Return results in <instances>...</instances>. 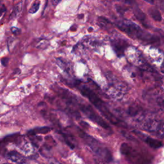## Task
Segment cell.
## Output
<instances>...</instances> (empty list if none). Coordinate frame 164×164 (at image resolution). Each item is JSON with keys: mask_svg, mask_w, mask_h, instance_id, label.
I'll return each instance as SVG.
<instances>
[{"mask_svg": "<svg viewBox=\"0 0 164 164\" xmlns=\"http://www.w3.org/2000/svg\"><path fill=\"white\" fill-rule=\"evenodd\" d=\"M74 85L79 90L83 96L87 98L92 104L100 111V113L107 120H108L111 124L117 126L123 125L121 121L119 120V119H117L113 114H111V112L109 110L105 103L92 90L87 86L82 85L80 81H76L74 82Z\"/></svg>", "mask_w": 164, "mask_h": 164, "instance_id": "1", "label": "cell"}, {"mask_svg": "<svg viewBox=\"0 0 164 164\" xmlns=\"http://www.w3.org/2000/svg\"><path fill=\"white\" fill-rule=\"evenodd\" d=\"M117 27L131 37L146 42L149 44H154L159 39L152 34L145 32L134 23L127 20H120L117 23Z\"/></svg>", "mask_w": 164, "mask_h": 164, "instance_id": "2", "label": "cell"}, {"mask_svg": "<svg viewBox=\"0 0 164 164\" xmlns=\"http://www.w3.org/2000/svg\"><path fill=\"white\" fill-rule=\"evenodd\" d=\"M78 133L85 143L89 147L95 155L100 158L101 162L109 163L112 161L113 158L111 154L106 147L103 146L96 139L84 132L81 129H78Z\"/></svg>", "mask_w": 164, "mask_h": 164, "instance_id": "3", "label": "cell"}, {"mask_svg": "<svg viewBox=\"0 0 164 164\" xmlns=\"http://www.w3.org/2000/svg\"><path fill=\"white\" fill-rule=\"evenodd\" d=\"M74 105L76 108L80 109V111H82L92 121L97 124L101 128L107 129V130H111V128L108 125V124L96 113L93 108L90 105H88L87 103H84L83 101L80 100V99L76 96L74 98Z\"/></svg>", "mask_w": 164, "mask_h": 164, "instance_id": "4", "label": "cell"}, {"mask_svg": "<svg viewBox=\"0 0 164 164\" xmlns=\"http://www.w3.org/2000/svg\"><path fill=\"white\" fill-rule=\"evenodd\" d=\"M120 150L127 160L132 164H149L151 162L148 155L135 149L126 143L121 144Z\"/></svg>", "mask_w": 164, "mask_h": 164, "instance_id": "5", "label": "cell"}, {"mask_svg": "<svg viewBox=\"0 0 164 164\" xmlns=\"http://www.w3.org/2000/svg\"><path fill=\"white\" fill-rule=\"evenodd\" d=\"M139 127L144 131L159 137H164V122L152 117H144L141 120Z\"/></svg>", "mask_w": 164, "mask_h": 164, "instance_id": "6", "label": "cell"}, {"mask_svg": "<svg viewBox=\"0 0 164 164\" xmlns=\"http://www.w3.org/2000/svg\"><path fill=\"white\" fill-rule=\"evenodd\" d=\"M148 62L162 75H164V53L156 48H151L146 53Z\"/></svg>", "mask_w": 164, "mask_h": 164, "instance_id": "7", "label": "cell"}, {"mask_svg": "<svg viewBox=\"0 0 164 164\" xmlns=\"http://www.w3.org/2000/svg\"><path fill=\"white\" fill-rule=\"evenodd\" d=\"M126 49L128 50V52L126 53L128 60L132 64L142 70L148 71L149 72H153L154 71V69L148 62V60L145 59V58L139 51H138L136 49L134 51L135 48H133V51L128 49V48Z\"/></svg>", "mask_w": 164, "mask_h": 164, "instance_id": "8", "label": "cell"}, {"mask_svg": "<svg viewBox=\"0 0 164 164\" xmlns=\"http://www.w3.org/2000/svg\"><path fill=\"white\" fill-rule=\"evenodd\" d=\"M110 80L108 94L113 98L121 99L128 92V87L114 76L110 78Z\"/></svg>", "mask_w": 164, "mask_h": 164, "instance_id": "9", "label": "cell"}, {"mask_svg": "<svg viewBox=\"0 0 164 164\" xmlns=\"http://www.w3.org/2000/svg\"><path fill=\"white\" fill-rule=\"evenodd\" d=\"M114 50L119 57L123 56L126 49L128 48V43L122 39H116L111 40Z\"/></svg>", "mask_w": 164, "mask_h": 164, "instance_id": "10", "label": "cell"}, {"mask_svg": "<svg viewBox=\"0 0 164 164\" xmlns=\"http://www.w3.org/2000/svg\"><path fill=\"white\" fill-rule=\"evenodd\" d=\"M6 157L18 164H27V161L26 158L18 152L15 151H11L6 153Z\"/></svg>", "mask_w": 164, "mask_h": 164, "instance_id": "11", "label": "cell"}, {"mask_svg": "<svg viewBox=\"0 0 164 164\" xmlns=\"http://www.w3.org/2000/svg\"><path fill=\"white\" fill-rule=\"evenodd\" d=\"M82 43L85 47L89 46V47H91L93 48L99 47L101 45V42H100V40H98L96 38L90 37H84L82 40Z\"/></svg>", "mask_w": 164, "mask_h": 164, "instance_id": "12", "label": "cell"}, {"mask_svg": "<svg viewBox=\"0 0 164 164\" xmlns=\"http://www.w3.org/2000/svg\"><path fill=\"white\" fill-rule=\"evenodd\" d=\"M51 130V128L49 126H43V127H39L33 128L30 129L27 133V135L30 137L36 136L38 134H47L50 132Z\"/></svg>", "mask_w": 164, "mask_h": 164, "instance_id": "13", "label": "cell"}, {"mask_svg": "<svg viewBox=\"0 0 164 164\" xmlns=\"http://www.w3.org/2000/svg\"><path fill=\"white\" fill-rule=\"evenodd\" d=\"M23 10V2H21L18 3L14 8L12 12L10 15V20H14L16 19L21 14Z\"/></svg>", "mask_w": 164, "mask_h": 164, "instance_id": "14", "label": "cell"}, {"mask_svg": "<svg viewBox=\"0 0 164 164\" xmlns=\"http://www.w3.org/2000/svg\"><path fill=\"white\" fill-rule=\"evenodd\" d=\"M144 142L147 144H148L149 147H151V148H152L153 149L159 148L162 145V143L160 141H157L156 139H152V138H150V137L145 138V140H144Z\"/></svg>", "mask_w": 164, "mask_h": 164, "instance_id": "15", "label": "cell"}, {"mask_svg": "<svg viewBox=\"0 0 164 164\" xmlns=\"http://www.w3.org/2000/svg\"><path fill=\"white\" fill-rule=\"evenodd\" d=\"M149 14L151 18L157 21H160L162 20V15L158 10L155 8H151L149 9Z\"/></svg>", "mask_w": 164, "mask_h": 164, "instance_id": "16", "label": "cell"}, {"mask_svg": "<svg viewBox=\"0 0 164 164\" xmlns=\"http://www.w3.org/2000/svg\"><path fill=\"white\" fill-rule=\"evenodd\" d=\"M132 6L133 8V12H134V14H135L136 18L141 21H144L145 19V16L144 14L141 11L140 8L137 6V4Z\"/></svg>", "mask_w": 164, "mask_h": 164, "instance_id": "17", "label": "cell"}, {"mask_svg": "<svg viewBox=\"0 0 164 164\" xmlns=\"http://www.w3.org/2000/svg\"><path fill=\"white\" fill-rule=\"evenodd\" d=\"M49 45V42L44 39H39L36 42V47L39 49H46Z\"/></svg>", "mask_w": 164, "mask_h": 164, "instance_id": "18", "label": "cell"}, {"mask_svg": "<svg viewBox=\"0 0 164 164\" xmlns=\"http://www.w3.org/2000/svg\"><path fill=\"white\" fill-rule=\"evenodd\" d=\"M155 103L159 110L164 113V98L162 96H157L154 98Z\"/></svg>", "mask_w": 164, "mask_h": 164, "instance_id": "19", "label": "cell"}, {"mask_svg": "<svg viewBox=\"0 0 164 164\" xmlns=\"http://www.w3.org/2000/svg\"><path fill=\"white\" fill-rule=\"evenodd\" d=\"M57 64H58V65L64 71H65V72H68L69 71V67H68V65L66 62H64V60H62V58H57Z\"/></svg>", "mask_w": 164, "mask_h": 164, "instance_id": "20", "label": "cell"}, {"mask_svg": "<svg viewBox=\"0 0 164 164\" xmlns=\"http://www.w3.org/2000/svg\"><path fill=\"white\" fill-rule=\"evenodd\" d=\"M98 22L101 27L104 28H107L108 27V25L110 24L108 20H107L105 18H103V17H100V18H98Z\"/></svg>", "mask_w": 164, "mask_h": 164, "instance_id": "21", "label": "cell"}, {"mask_svg": "<svg viewBox=\"0 0 164 164\" xmlns=\"http://www.w3.org/2000/svg\"><path fill=\"white\" fill-rule=\"evenodd\" d=\"M40 2H39V1L36 2V3H34L33 5L30 8V9L29 11V13L30 14H35V13H36L39 11V8L40 7Z\"/></svg>", "mask_w": 164, "mask_h": 164, "instance_id": "22", "label": "cell"}, {"mask_svg": "<svg viewBox=\"0 0 164 164\" xmlns=\"http://www.w3.org/2000/svg\"><path fill=\"white\" fill-rule=\"evenodd\" d=\"M17 43V39L14 37H10L8 40V49L9 51H11L13 49V47L15 46Z\"/></svg>", "mask_w": 164, "mask_h": 164, "instance_id": "23", "label": "cell"}, {"mask_svg": "<svg viewBox=\"0 0 164 164\" xmlns=\"http://www.w3.org/2000/svg\"><path fill=\"white\" fill-rule=\"evenodd\" d=\"M11 32L14 34V36H19L21 34V31L19 28H16V27H12L11 28Z\"/></svg>", "mask_w": 164, "mask_h": 164, "instance_id": "24", "label": "cell"}, {"mask_svg": "<svg viewBox=\"0 0 164 164\" xmlns=\"http://www.w3.org/2000/svg\"><path fill=\"white\" fill-rule=\"evenodd\" d=\"M157 2L160 9L164 12V0H157Z\"/></svg>", "mask_w": 164, "mask_h": 164, "instance_id": "25", "label": "cell"}, {"mask_svg": "<svg viewBox=\"0 0 164 164\" xmlns=\"http://www.w3.org/2000/svg\"><path fill=\"white\" fill-rule=\"evenodd\" d=\"M8 61H9V59H8L7 57H4V58H3L1 59L2 64L4 67L7 66L8 63Z\"/></svg>", "mask_w": 164, "mask_h": 164, "instance_id": "26", "label": "cell"}, {"mask_svg": "<svg viewBox=\"0 0 164 164\" xmlns=\"http://www.w3.org/2000/svg\"><path fill=\"white\" fill-rule=\"evenodd\" d=\"M6 11V8L4 5L0 6V18L5 13Z\"/></svg>", "mask_w": 164, "mask_h": 164, "instance_id": "27", "label": "cell"}, {"mask_svg": "<svg viewBox=\"0 0 164 164\" xmlns=\"http://www.w3.org/2000/svg\"><path fill=\"white\" fill-rule=\"evenodd\" d=\"M62 0H52V4L54 6H57L58 3H60V2H61Z\"/></svg>", "mask_w": 164, "mask_h": 164, "instance_id": "28", "label": "cell"}, {"mask_svg": "<svg viewBox=\"0 0 164 164\" xmlns=\"http://www.w3.org/2000/svg\"><path fill=\"white\" fill-rule=\"evenodd\" d=\"M76 29H77V28H76V27L75 25H73V27L71 28V30L72 32H75V31L76 30Z\"/></svg>", "mask_w": 164, "mask_h": 164, "instance_id": "29", "label": "cell"}, {"mask_svg": "<svg viewBox=\"0 0 164 164\" xmlns=\"http://www.w3.org/2000/svg\"><path fill=\"white\" fill-rule=\"evenodd\" d=\"M144 1L147 2L149 3H151V4H153L154 3V0H144Z\"/></svg>", "mask_w": 164, "mask_h": 164, "instance_id": "30", "label": "cell"}, {"mask_svg": "<svg viewBox=\"0 0 164 164\" xmlns=\"http://www.w3.org/2000/svg\"><path fill=\"white\" fill-rule=\"evenodd\" d=\"M98 162H99L98 163V164H107L105 162H101V161H98Z\"/></svg>", "mask_w": 164, "mask_h": 164, "instance_id": "31", "label": "cell"}, {"mask_svg": "<svg viewBox=\"0 0 164 164\" xmlns=\"http://www.w3.org/2000/svg\"><path fill=\"white\" fill-rule=\"evenodd\" d=\"M162 88L163 90L164 91V82H163V83H162Z\"/></svg>", "mask_w": 164, "mask_h": 164, "instance_id": "32", "label": "cell"}, {"mask_svg": "<svg viewBox=\"0 0 164 164\" xmlns=\"http://www.w3.org/2000/svg\"><path fill=\"white\" fill-rule=\"evenodd\" d=\"M83 17V14H81V15H79L78 18H82Z\"/></svg>", "mask_w": 164, "mask_h": 164, "instance_id": "33", "label": "cell"}, {"mask_svg": "<svg viewBox=\"0 0 164 164\" xmlns=\"http://www.w3.org/2000/svg\"><path fill=\"white\" fill-rule=\"evenodd\" d=\"M0 1H1V0H0Z\"/></svg>", "mask_w": 164, "mask_h": 164, "instance_id": "34", "label": "cell"}]
</instances>
